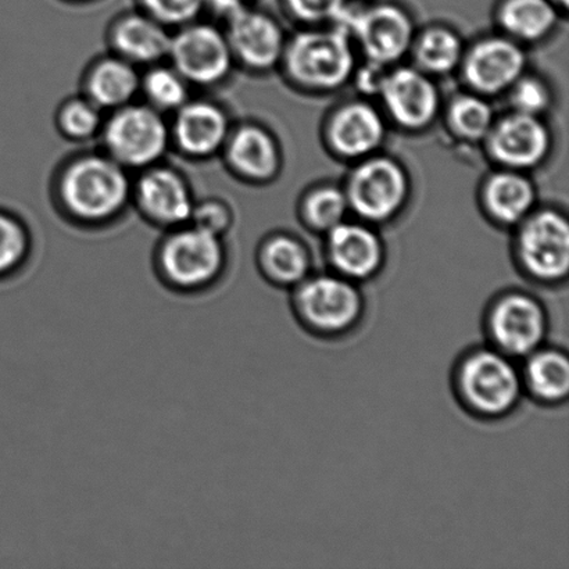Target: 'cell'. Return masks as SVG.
<instances>
[{"instance_id":"obj_1","label":"cell","mask_w":569,"mask_h":569,"mask_svg":"<svg viewBox=\"0 0 569 569\" xmlns=\"http://www.w3.org/2000/svg\"><path fill=\"white\" fill-rule=\"evenodd\" d=\"M450 387L461 410L483 422L506 420L526 398L520 362L488 343L472 346L457 357Z\"/></svg>"},{"instance_id":"obj_2","label":"cell","mask_w":569,"mask_h":569,"mask_svg":"<svg viewBox=\"0 0 569 569\" xmlns=\"http://www.w3.org/2000/svg\"><path fill=\"white\" fill-rule=\"evenodd\" d=\"M58 199L66 213L82 224L114 220L132 199L130 171L109 154L86 153L59 172Z\"/></svg>"},{"instance_id":"obj_3","label":"cell","mask_w":569,"mask_h":569,"mask_svg":"<svg viewBox=\"0 0 569 569\" xmlns=\"http://www.w3.org/2000/svg\"><path fill=\"white\" fill-rule=\"evenodd\" d=\"M290 310L296 322L312 338H349L365 321L366 296L360 284L329 271L309 276L290 289Z\"/></svg>"},{"instance_id":"obj_4","label":"cell","mask_w":569,"mask_h":569,"mask_svg":"<svg viewBox=\"0 0 569 569\" xmlns=\"http://www.w3.org/2000/svg\"><path fill=\"white\" fill-rule=\"evenodd\" d=\"M227 264L222 238L191 224L170 230L153 258L159 281L171 292L188 296L213 289L224 277Z\"/></svg>"},{"instance_id":"obj_5","label":"cell","mask_w":569,"mask_h":569,"mask_svg":"<svg viewBox=\"0 0 569 569\" xmlns=\"http://www.w3.org/2000/svg\"><path fill=\"white\" fill-rule=\"evenodd\" d=\"M353 39L342 24L307 30L284 47L282 60L290 78L312 91H335L355 76Z\"/></svg>"},{"instance_id":"obj_6","label":"cell","mask_w":569,"mask_h":569,"mask_svg":"<svg viewBox=\"0 0 569 569\" xmlns=\"http://www.w3.org/2000/svg\"><path fill=\"white\" fill-rule=\"evenodd\" d=\"M104 153L126 170L142 171L161 163L171 148L170 122L148 103L132 102L110 111L102 130Z\"/></svg>"},{"instance_id":"obj_7","label":"cell","mask_w":569,"mask_h":569,"mask_svg":"<svg viewBox=\"0 0 569 569\" xmlns=\"http://www.w3.org/2000/svg\"><path fill=\"white\" fill-rule=\"evenodd\" d=\"M549 328V311L543 301L523 289L501 290L483 310L487 343L517 361L546 343Z\"/></svg>"},{"instance_id":"obj_8","label":"cell","mask_w":569,"mask_h":569,"mask_svg":"<svg viewBox=\"0 0 569 569\" xmlns=\"http://www.w3.org/2000/svg\"><path fill=\"white\" fill-rule=\"evenodd\" d=\"M516 261L521 274L540 288H559L569 274V226L565 216L543 210L528 216L518 232Z\"/></svg>"},{"instance_id":"obj_9","label":"cell","mask_w":569,"mask_h":569,"mask_svg":"<svg viewBox=\"0 0 569 569\" xmlns=\"http://www.w3.org/2000/svg\"><path fill=\"white\" fill-rule=\"evenodd\" d=\"M169 63L192 86L213 87L230 77L236 64L226 31L194 20L171 36Z\"/></svg>"},{"instance_id":"obj_10","label":"cell","mask_w":569,"mask_h":569,"mask_svg":"<svg viewBox=\"0 0 569 569\" xmlns=\"http://www.w3.org/2000/svg\"><path fill=\"white\" fill-rule=\"evenodd\" d=\"M345 193L350 209L361 219L387 221L403 209L410 181L398 161L387 156H370L351 172Z\"/></svg>"},{"instance_id":"obj_11","label":"cell","mask_w":569,"mask_h":569,"mask_svg":"<svg viewBox=\"0 0 569 569\" xmlns=\"http://www.w3.org/2000/svg\"><path fill=\"white\" fill-rule=\"evenodd\" d=\"M338 22L359 43L368 60L383 66L403 58L415 41L410 16L393 4L372 6L355 13L345 10Z\"/></svg>"},{"instance_id":"obj_12","label":"cell","mask_w":569,"mask_h":569,"mask_svg":"<svg viewBox=\"0 0 569 569\" xmlns=\"http://www.w3.org/2000/svg\"><path fill=\"white\" fill-rule=\"evenodd\" d=\"M139 172L132 182V199L147 220L169 230L189 224L197 200L187 178L161 163Z\"/></svg>"},{"instance_id":"obj_13","label":"cell","mask_w":569,"mask_h":569,"mask_svg":"<svg viewBox=\"0 0 569 569\" xmlns=\"http://www.w3.org/2000/svg\"><path fill=\"white\" fill-rule=\"evenodd\" d=\"M170 130L171 144L189 159L203 160L222 152L232 127L213 100L189 99L176 111Z\"/></svg>"},{"instance_id":"obj_14","label":"cell","mask_w":569,"mask_h":569,"mask_svg":"<svg viewBox=\"0 0 569 569\" xmlns=\"http://www.w3.org/2000/svg\"><path fill=\"white\" fill-rule=\"evenodd\" d=\"M224 31L236 63L253 71H269L282 60L287 47L282 27L263 11H238L228 17Z\"/></svg>"},{"instance_id":"obj_15","label":"cell","mask_w":569,"mask_h":569,"mask_svg":"<svg viewBox=\"0 0 569 569\" xmlns=\"http://www.w3.org/2000/svg\"><path fill=\"white\" fill-rule=\"evenodd\" d=\"M326 253L335 274L359 284L381 274L387 258L376 231L346 221L328 231Z\"/></svg>"},{"instance_id":"obj_16","label":"cell","mask_w":569,"mask_h":569,"mask_svg":"<svg viewBox=\"0 0 569 569\" xmlns=\"http://www.w3.org/2000/svg\"><path fill=\"white\" fill-rule=\"evenodd\" d=\"M492 158L509 170H528L548 158L551 148L549 128L538 116L512 111L496 122L489 132Z\"/></svg>"},{"instance_id":"obj_17","label":"cell","mask_w":569,"mask_h":569,"mask_svg":"<svg viewBox=\"0 0 569 569\" xmlns=\"http://www.w3.org/2000/svg\"><path fill=\"white\" fill-rule=\"evenodd\" d=\"M379 97L396 124L407 130H423L437 119L439 91L421 70L399 67L389 71Z\"/></svg>"},{"instance_id":"obj_18","label":"cell","mask_w":569,"mask_h":569,"mask_svg":"<svg viewBox=\"0 0 569 569\" xmlns=\"http://www.w3.org/2000/svg\"><path fill=\"white\" fill-rule=\"evenodd\" d=\"M527 54L509 38H488L478 42L465 61V76L477 92L498 94L520 80L526 71Z\"/></svg>"},{"instance_id":"obj_19","label":"cell","mask_w":569,"mask_h":569,"mask_svg":"<svg viewBox=\"0 0 569 569\" xmlns=\"http://www.w3.org/2000/svg\"><path fill=\"white\" fill-rule=\"evenodd\" d=\"M172 33L143 11L122 14L110 26L111 50L137 67L163 63L169 59Z\"/></svg>"},{"instance_id":"obj_20","label":"cell","mask_w":569,"mask_h":569,"mask_svg":"<svg viewBox=\"0 0 569 569\" xmlns=\"http://www.w3.org/2000/svg\"><path fill=\"white\" fill-rule=\"evenodd\" d=\"M518 362L527 399L546 409H556L567 403L569 359L565 349L545 343Z\"/></svg>"},{"instance_id":"obj_21","label":"cell","mask_w":569,"mask_h":569,"mask_svg":"<svg viewBox=\"0 0 569 569\" xmlns=\"http://www.w3.org/2000/svg\"><path fill=\"white\" fill-rule=\"evenodd\" d=\"M222 153L228 167L247 181L267 182L280 170V149L276 139L260 126L232 128Z\"/></svg>"},{"instance_id":"obj_22","label":"cell","mask_w":569,"mask_h":569,"mask_svg":"<svg viewBox=\"0 0 569 569\" xmlns=\"http://www.w3.org/2000/svg\"><path fill=\"white\" fill-rule=\"evenodd\" d=\"M329 141L339 156L346 159L370 158L381 147L387 127L382 116L371 104H345L329 124Z\"/></svg>"},{"instance_id":"obj_23","label":"cell","mask_w":569,"mask_h":569,"mask_svg":"<svg viewBox=\"0 0 569 569\" xmlns=\"http://www.w3.org/2000/svg\"><path fill=\"white\" fill-rule=\"evenodd\" d=\"M141 74L139 67L111 53L89 67L83 91L99 109L113 111L136 102L141 91Z\"/></svg>"},{"instance_id":"obj_24","label":"cell","mask_w":569,"mask_h":569,"mask_svg":"<svg viewBox=\"0 0 569 569\" xmlns=\"http://www.w3.org/2000/svg\"><path fill=\"white\" fill-rule=\"evenodd\" d=\"M258 269L272 287L293 289L311 274V258L303 243L289 236H272L260 244Z\"/></svg>"},{"instance_id":"obj_25","label":"cell","mask_w":569,"mask_h":569,"mask_svg":"<svg viewBox=\"0 0 569 569\" xmlns=\"http://www.w3.org/2000/svg\"><path fill=\"white\" fill-rule=\"evenodd\" d=\"M485 202L496 220L512 226L531 213L537 203V191L520 171L507 169L490 177L485 188Z\"/></svg>"},{"instance_id":"obj_26","label":"cell","mask_w":569,"mask_h":569,"mask_svg":"<svg viewBox=\"0 0 569 569\" xmlns=\"http://www.w3.org/2000/svg\"><path fill=\"white\" fill-rule=\"evenodd\" d=\"M553 0H506L499 20L503 30L518 41L537 42L557 26Z\"/></svg>"},{"instance_id":"obj_27","label":"cell","mask_w":569,"mask_h":569,"mask_svg":"<svg viewBox=\"0 0 569 569\" xmlns=\"http://www.w3.org/2000/svg\"><path fill=\"white\" fill-rule=\"evenodd\" d=\"M191 83L167 61L147 67L141 74L144 103L163 114H174L191 99Z\"/></svg>"},{"instance_id":"obj_28","label":"cell","mask_w":569,"mask_h":569,"mask_svg":"<svg viewBox=\"0 0 569 569\" xmlns=\"http://www.w3.org/2000/svg\"><path fill=\"white\" fill-rule=\"evenodd\" d=\"M416 56L423 70L446 74L460 64L465 48L456 32L446 28H432L418 39Z\"/></svg>"},{"instance_id":"obj_29","label":"cell","mask_w":569,"mask_h":569,"mask_svg":"<svg viewBox=\"0 0 569 569\" xmlns=\"http://www.w3.org/2000/svg\"><path fill=\"white\" fill-rule=\"evenodd\" d=\"M104 111L91 102L86 94L66 100L56 114L61 136L71 141L83 142L99 136L104 122Z\"/></svg>"},{"instance_id":"obj_30","label":"cell","mask_w":569,"mask_h":569,"mask_svg":"<svg viewBox=\"0 0 569 569\" xmlns=\"http://www.w3.org/2000/svg\"><path fill=\"white\" fill-rule=\"evenodd\" d=\"M31 253V237L22 221L0 210V281L9 280L26 266Z\"/></svg>"},{"instance_id":"obj_31","label":"cell","mask_w":569,"mask_h":569,"mask_svg":"<svg viewBox=\"0 0 569 569\" xmlns=\"http://www.w3.org/2000/svg\"><path fill=\"white\" fill-rule=\"evenodd\" d=\"M449 117L455 131L470 141L488 138L495 124L492 106L476 94L457 98L450 106Z\"/></svg>"},{"instance_id":"obj_32","label":"cell","mask_w":569,"mask_h":569,"mask_svg":"<svg viewBox=\"0 0 569 569\" xmlns=\"http://www.w3.org/2000/svg\"><path fill=\"white\" fill-rule=\"evenodd\" d=\"M350 209L346 193L338 188L323 187L306 200V216L317 230L329 231L346 219Z\"/></svg>"},{"instance_id":"obj_33","label":"cell","mask_w":569,"mask_h":569,"mask_svg":"<svg viewBox=\"0 0 569 569\" xmlns=\"http://www.w3.org/2000/svg\"><path fill=\"white\" fill-rule=\"evenodd\" d=\"M143 13L167 28H180L199 19L204 0H139Z\"/></svg>"},{"instance_id":"obj_34","label":"cell","mask_w":569,"mask_h":569,"mask_svg":"<svg viewBox=\"0 0 569 569\" xmlns=\"http://www.w3.org/2000/svg\"><path fill=\"white\" fill-rule=\"evenodd\" d=\"M511 104L518 113L540 116L549 109L551 94L543 81L521 77L511 88Z\"/></svg>"},{"instance_id":"obj_35","label":"cell","mask_w":569,"mask_h":569,"mask_svg":"<svg viewBox=\"0 0 569 569\" xmlns=\"http://www.w3.org/2000/svg\"><path fill=\"white\" fill-rule=\"evenodd\" d=\"M232 220V211L226 202L220 199H206L194 202L189 224L222 238L230 230Z\"/></svg>"},{"instance_id":"obj_36","label":"cell","mask_w":569,"mask_h":569,"mask_svg":"<svg viewBox=\"0 0 569 569\" xmlns=\"http://www.w3.org/2000/svg\"><path fill=\"white\" fill-rule=\"evenodd\" d=\"M290 13L307 24L337 21L346 10V0H287Z\"/></svg>"},{"instance_id":"obj_37","label":"cell","mask_w":569,"mask_h":569,"mask_svg":"<svg viewBox=\"0 0 569 569\" xmlns=\"http://www.w3.org/2000/svg\"><path fill=\"white\" fill-rule=\"evenodd\" d=\"M387 67L368 60L366 66L357 70V88L367 94H379L389 72Z\"/></svg>"},{"instance_id":"obj_38","label":"cell","mask_w":569,"mask_h":569,"mask_svg":"<svg viewBox=\"0 0 569 569\" xmlns=\"http://www.w3.org/2000/svg\"><path fill=\"white\" fill-rule=\"evenodd\" d=\"M206 8H209L214 11L216 14L224 17L227 20L228 17L238 13L243 9L249 8V2L252 0H204Z\"/></svg>"},{"instance_id":"obj_39","label":"cell","mask_w":569,"mask_h":569,"mask_svg":"<svg viewBox=\"0 0 569 569\" xmlns=\"http://www.w3.org/2000/svg\"><path fill=\"white\" fill-rule=\"evenodd\" d=\"M553 2L562 4V6H567L568 4V0H553Z\"/></svg>"}]
</instances>
